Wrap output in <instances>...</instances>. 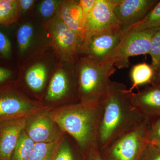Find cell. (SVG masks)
Returning <instances> with one entry per match:
<instances>
[{"label":"cell","instance_id":"obj_1","mask_svg":"<svg viewBox=\"0 0 160 160\" xmlns=\"http://www.w3.org/2000/svg\"><path fill=\"white\" fill-rule=\"evenodd\" d=\"M131 92L123 83L110 82L103 100L102 117L98 137L100 152L136 129L147 119L133 105Z\"/></svg>","mask_w":160,"mask_h":160},{"label":"cell","instance_id":"obj_2","mask_svg":"<svg viewBox=\"0 0 160 160\" xmlns=\"http://www.w3.org/2000/svg\"><path fill=\"white\" fill-rule=\"evenodd\" d=\"M103 100L80 102L48 109L49 116L62 131L76 142L84 156L98 148V137L102 117Z\"/></svg>","mask_w":160,"mask_h":160},{"label":"cell","instance_id":"obj_3","mask_svg":"<svg viewBox=\"0 0 160 160\" xmlns=\"http://www.w3.org/2000/svg\"><path fill=\"white\" fill-rule=\"evenodd\" d=\"M80 102H99L108 90L110 77L116 68L87 57H80L76 63Z\"/></svg>","mask_w":160,"mask_h":160},{"label":"cell","instance_id":"obj_4","mask_svg":"<svg viewBox=\"0 0 160 160\" xmlns=\"http://www.w3.org/2000/svg\"><path fill=\"white\" fill-rule=\"evenodd\" d=\"M160 28L125 32L117 46L101 62L111 64L119 69L127 68L131 57L149 54L152 38Z\"/></svg>","mask_w":160,"mask_h":160},{"label":"cell","instance_id":"obj_5","mask_svg":"<svg viewBox=\"0 0 160 160\" xmlns=\"http://www.w3.org/2000/svg\"><path fill=\"white\" fill-rule=\"evenodd\" d=\"M57 55L65 63H75L79 58L82 40L69 29L58 13L43 23Z\"/></svg>","mask_w":160,"mask_h":160},{"label":"cell","instance_id":"obj_6","mask_svg":"<svg viewBox=\"0 0 160 160\" xmlns=\"http://www.w3.org/2000/svg\"><path fill=\"white\" fill-rule=\"evenodd\" d=\"M149 121L146 119L139 126L123 136L111 146L100 152L103 160H139L149 143Z\"/></svg>","mask_w":160,"mask_h":160},{"label":"cell","instance_id":"obj_7","mask_svg":"<svg viewBox=\"0 0 160 160\" xmlns=\"http://www.w3.org/2000/svg\"><path fill=\"white\" fill-rule=\"evenodd\" d=\"M123 34L120 25H116L87 36L82 43L80 57L101 62L117 46Z\"/></svg>","mask_w":160,"mask_h":160},{"label":"cell","instance_id":"obj_8","mask_svg":"<svg viewBox=\"0 0 160 160\" xmlns=\"http://www.w3.org/2000/svg\"><path fill=\"white\" fill-rule=\"evenodd\" d=\"M46 108L12 88H0V123L18 118H29Z\"/></svg>","mask_w":160,"mask_h":160},{"label":"cell","instance_id":"obj_9","mask_svg":"<svg viewBox=\"0 0 160 160\" xmlns=\"http://www.w3.org/2000/svg\"><path fill=\"white\" fill-rule=\"evenodd\" d=\"M25 131L35 143H50L62 137L63 132L46 109L27 119Z\"/></svg>","mask_w":160,"mask_h":160},{"label":"cell","instance_id":"obj_10","mask_svg":"<svg viewBox=\"0 0 160 160\" xmlns=\"http://www.w3.org/2000/svg\"><path fill=\"white\" fill-rule=\"evenodd\" d=\"M159 2L158 0H116L114 14L123 32L142 20Z\"/></svg>","mask_w":160,"mask_h":160},{"label":"cell","instance_id":"obj_11","mask_svg":"<svg viewBox=\"0 0 160 160\" xmlns=\"http://www.w3.org/2000/svg\"><path fill=\"white\" fill-rule=\"evenodd\" d=\"M116 0H96L85 22V37L111 26L120 25L115 15Z\"/></svg>","mask_w":160,"mask_h":160},{"label":"cell","instance_id":"obj_12","mask_svg":"<svg viewBox=\"0 0 160 160\" xmlns=\"http://www.w3.org/2000/svg\"><path fill=\"white\" fill-rule=\"evenodd\" d=\"M132 102L140 113L151 121L160 117V82L153 83L138 92H131Z\"/></svg>","mask_w":160,"mask_h":160},{"label":"cell","instance_id":"obj_13","mask_svg":"<svg viewBox=\"0 0 160 160\" xmlns=\"http://www.w3.org/2000/svg\"><path fill=\"white\" fill-rule=\"evenodd\" d=\"M28 118H18L0 123V160H10Z\"/></svg>","mask_w":160,"mask_h":160},{"label":"cell","instance_id":"obj_14","mask_svg":"<svg viewBox=\"0 0 160 160\" xmlns=\"http://www.w3.org/2000/svg\"><path fill=\"white\" fill-rule=\"evenodd\" d=\"M58 12L66 26L83 42L85 37V22L79 1H62Z\"/></svg>","mask_w":160,"mask_h":160},{"label":"cell","instance_id":"obj_15","mask_svg":"<svg viewBox=\"0 0 160 160\" xmlns=\"http://www.w3.org/2000/svg\"><path fill=\"white\" fill-rule=\"evenodd\" d=\"M155 72L151 65L144 62L135 65L131 69L130 76L132 86L129 90H132L138 86L147 83H152L155 77Z\"/></svg>","mask_w":160,"mask_h":160},{"label":"cell","instance_id":"obj_16","mask_svg":"<svg viewBox=\"0 0 160 160\" xmlns=\"http://www.w3.org/2000/svg\"><path fill=\"white\" fill-rule=\"evenodd\" d=\"M47 75V69L45 65L38 63L30 67L26 72V82L33 91H41L45 85Z\"/></svg>","mask_w":160,"mask_h":160},{"label":"cell","instance_id":"obj_17","mask_svg":"<svg viewBox=\"0 0 160 160\" xmlns=\"http://www.w3.org/2000/svg\"><path fill=\"white\" fill-rule=\"evenodd\" d=\"M62 138L52 142L35 143L28 160H52Z\"/></svg>","mask_w":160,"mask_h":160},{"label":"cell","instance_id":"obj_18","mask_svg":"<svg viewBox=\"0 0 160 160\" xmlns=\"http://www.w3.org/2000/svg\"><path fill=\"white\" fill-rule=\"evenodd\" d=\"M35 143L24 129L20 135L17 144L12 154L10 160L29 159Z\"/></svg>","mask_w":160,"mask_h":160},{"label":"cell","instance_id":"obj_19","mask_svg":"<svg viewBox=\"0 0 160 160\" xmlns=\"http://www.w3.org/2000/svg\"><path fill=\"white\" fill-rule=\"evenodd\" d=\"M20 11L18 1L0 0V25H9L18 19Z\"/></svg>","mask_w":160,"mask_h":160},{"label":"cell","instance_id":"obj_20","mask_svg":"<svg viewBox=\"0 0 160 160\" xmlns=\"http://www.w3.org/2000/svg\"><path fill=\"white\" fill-rule=\"evenodd\" d=\"M160 27V1L142 20L130 26L124 33Z\"/></svg>","mask_w":160,"mask_h":160},{"label":"cell","instance_id":"obj_21","mask_svg":"<svg viewBox=\"0 0 160 160\" xmlns=\"http://www.w3.org/2000/svg\"><path fill=\"white\" fill-rule=\"evenodd\" d=\"M79 149L75 141L72 143L62 138L52 160H77L76 152Z\"/></svg>","mask_w":160,"mask_h":160},{"label":"cell","instance_id":"obj_22","mask_svg":"<svg viewBox=\"0 0 160 160\" xmlns=\"http://www.w3.org/2000/svg\"><path fill=\"white\" fill-rule=\"evenodd\" d=\"M34 30L30 23H24L18 29L17 38L19 50L24 53L29 49L33 41Z\"/></svg>","mask_w":160,"mask_h":160},{"label":"cell","instance_id":"obj_23","mask_svg":"<svg viewBox=\"0 0 160 160\" xmlns=\"http://www.w3.org/2000/svg\"><path fill=\"white\" fill-rule=\"evenodd\" d=\"M149 54L152 59L151 66L154 70L155 77L160 71V28L152 38Z\"/></svg>","mask_w":160,"mask_h":160},{"label":"cell","instance_id":"obj_24","mask_svg":"<svg viewBox=\"0 0 160 160\" xmlns=\"http://www.w3.org/2000/svg\"><path fill=\"white\" fill-rule=\"evenodd\" d=\"M62 1L44 0L39 6L38 10L41 16L44 18L51 19L57 13Z\"/></svg>","mask_w":160,"mask_h":160},{"label":"cell","instance_id":"obj_25","mask_svg":"<svg viewBox=\"0 0 160 160\" xmlns=\"http://www.w3.org/2000/svg\"><path fill=\"white\" fill-rule=\"evenodd\" d=\"M148 139L150 143L160 140V117L149 121Z\"/></svg>","mask_w":160,"mask_h":160},{"label":"cell","instance_id":"obj_26","mask_svg":"<svg viewBox=\"0 0 160 160\" xmlns=\"http://www.w3.org/2000/svg\"><path fill=\"white\" fill-rule=\"evenodd\" d=\"M139 160H160V149L149 142Z\"/></svg>","mask_w":160,"mask_h":160},{"label":"cell","instance_id":"obj_27","mask_svg":"<svg viewBox=\"0 0 160 160\" xmlns=\"http://www.w3.org/2000/svg\"><path fill=\"white\" fill-rule=\"evenodd\" d=\"M11 44L8 37L0 31V54L5 58L9 57L11 52Z\"/></svg>","mask_w":160,"mask_h":160},{"label":"cell","instance_id":"obj_28","mask_svg":"<svg viewBox=\"0 0 160 160\" xmlns=\"http://www.w3.org/2000/svg\"><path fill=\"white\" fill-rule=\"evenodd\" d=\"M96 0H81L79 1L80 6L82 9L83 17H84V22L86 19L88 14L91 11L92 7L94 6Z\"/></svg>","mask_w":160,"mask_h":160},{"label":"cell","instance_id":"obj_29","mask_svg":"<svg viewBox=\"0 0 160 160\" xmlns=\"http://www.w3.org/2000/svg\"><path fill=\"white\" fill-rule=\"evenodd\" d=\"M85 160H103L98 148L92 149L86 155Z\"/></svg>","mask_w":160,"mask_h":160},{"label":"cell","instance_id":"obj_30","mask_svg":"<svg viewBox=\"0 0 160 160\" xmlns=\"http://www.w3.org/2000/svg\"><path fill=\"white\" fill-rule=\"evenodd\" d=\"M35 2L33 0H20L18 1L20 10L25 12L29 10Z\"/></svg>","mask_w":160,"mask_h":160},{"label":"cell","instance_id":"obj_31","mask_svg":"<svg viewBox=\"0 0 160 160\" xmlns=\"http://www.w3.org/2000/svg\"><path fill=\"white\" fill-rule=\"evenodd\" d=\"M11 75V72L9 69L0 67V83L5 82Z\"/></svg>","mask_w":160,"mask_h":160},{"label":"cell","instance_id":"obj_32","mask_svg":"<svg viewBox=\"0 0 160 160\" xmlns=\"http://www.w3.org/2000/svg\"><path fill=\"white\" fill-rule=\"evenodd\" d=\"M159 82H160V71L155 76L154 79H153V82L152 84Z\"/></svg>","mask_w":160,"mask_h":160},{"label":"cell","instance_id":"obj_33","mask_svg":"<svg viewBox=\"0 0 160 160\" xmlns=\"http://www.w3.org/2000/svg\"><path fill=\"white\" fill-rule=\"evenodd\" d=\"M151 143L160 149V140H159V141H157V142H152Z\"/></svg>","mask_w":160,"mask_h":160}]
</instances>
